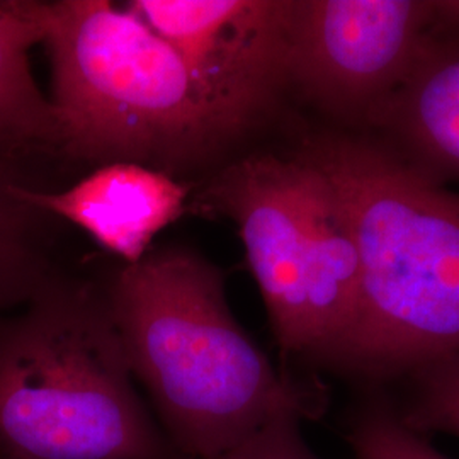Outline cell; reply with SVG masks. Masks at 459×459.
I'll return each instance as SVG.
<instances>
[{"instance_id":"1","label":"cell","mask_w":459,"mask_h":459,"mask_svg":"<svg viewBox=\"0 0 459 459\" xmlns=\"http://www.w3.org/2000/svg\"><path fill=\"white\" fill-rule=\"evenodd\" d=\"M133 377L182 459H216L284 413L318 419L322 385L281 373L230 308L221 271L164 247L102 288Z\"/></svg>"},{"instance_id":"2","label":"cell","mask_w":459,"mask_h":459,"mask_svg":"<svg viewBox=\"0 0 459 459\" xmlns=\"http://www.w3.org/2000/svg\"><path fill=\"white\" fill-rule=\"evenodd\" d=\"M296 148L327 178L359 254V295L325 369L383 383L459 352V195L364 133Z\"/></svg>"},{"instance_id":"3","label":"cell","mask_w":459,"mask_h":459,"mask_svg":"<svg viewBox=\"0 0 459 459\" xmlns=\"http://www.w3.org/2000/svg\"><path fill=\"white\" fill-rule=\"evenodd\" d=\"M34 2L60 155L174 176L237 143L178 51L125 5Z\"/></svg>"},{"instance_id":"4","label":"cell","mask_w":459,"mask_h":459,"mask_svg":"<svg viewBox=\"0 0 459 459\" xmlns=\"http://www.w3.org/2000/svg\"><path fill=\"white\" fill-rule=\"evenodd\" d=\"M0 459H182L136 390L104 290L55 273L0 313Z\"/></svg>"},{"instance_id":"5","label":"cell","mask_w":459,"mask_h":459,"mask_svg":"<svg viewBox=\"0 0 459 459\" xmlns=\"http://www.w3.org/2000/svg\"><path fill=\"white\" fill-rule=\"evenodd\" d=\"M434 0H291L290 92L366 133L432 36Z\"/></svg>"},{"instance_id":"6","label":"cell","mask_w":459,"mask_h":459,"mask_svg":"<svg viewBox=\"0 0 459 459\" xmlns=\"http://www.w3.org/2000/svg\"><path fill=\"white\" fill-rule=\"evenodd\" d=\"M178 51L238 142L290 92L291 0H133L125 4Z\"/></svg>"},{"instance_id":"7","label":"cell","mask_w":459,"mask_h":459,"mask_svg":"<svg viewBox=\"0 0 459 459\" xmlns=\"http://www.w3.org/2000/svg\"><path fill=\"white\" fill-rule=\"evenodd\" d=\"M308 182L310 167L296 150L255 152L214 174L193 203L235 223L276 342L299 359L308 345Z\"/></svg>"},{"instance_id":"8","label":"cell","mask_w":459,"mask_h":459,"mask_svg":"<svg viewBox=\"0 0 459 459\" xmlns=\"http://www.w3.org/2000/svg\"><path fill=\"white\" fill-rule=\"evenodd\" d=\"M21 196L41 213L83 230L126 265L138 264L153 238L187 210L189 186L147 165L115 162L64 191L22 186Z\"/></svg>"},{"instance_id":"9","label":"cell","mask_w":459,"mask_h":459,"mask_svg":"<svg viewBox=\"0 0 459 459\" xmlns=\"http://www.w3.org/2000/svg\"><path fill=\"white\" fill-rule=\"evenodd\" d=\"M364 134L429 181H459V36L427 39Z\"/></svg>"},{"instance_id":"10","label":"cell","mask_w":459,"mask_h":459,"mask_svg":"<svg viewBox=\"0 0 459 459\" xmlns=\"http://www.w3.org/2000/svg\"><path fill=\"white\" fill-rule=\"evenodd\" d=\"M38 43L33 0H0V162L30 170L38 155L60 153L55 108L30 65Z\"/></svg>"},{"instance_id":"11","label":"cell","mask_w":459,"mask_h":459,"mask_svg":"<svg viewBox=\"0 0 459 459\" xmlns=\"http://www.w3.org/2000/svg\"><path fill=\"white\" fill-rule=\"evenodd\" d=\"M33 174L0 162V313L26 305L55 271L47 255L51 216L28 204L21 187Z\"/></svg>"},{"instance_id":"12","label":"cell","mask_w":459,"mask_h":459,"mask_svg":"<svg viewBox=\"0 0 459 459\" xmlns=\"http://www.w3.org/2000/svg\"><path fill=\"white\" fill-rule=\"evenodd\" d=\"M411 390L398 419L417 434L436 432L459 437V352L409 375Z\"/></svg>"},{"instance_id":"13","label":"cell","mask_w":459,"mask_h":459,"mask_svg":"<svg viewBox=\"0 0 459 459\" xmlns=\"http://www.w3.org/2000/svg\"><path fill=\"white\" fill-rule=\"evenodd\" d=\"M349 444L354 459H449L405 426L392 400L379 394L354 413Z\"/></svg>"},{"instance_id":"14","label":"cell","mask_w":459,"mask_h":459,"mask_svg":"<svg viewBox=\"0 0 459 459\" xmlns=\"http://www.w3.org/2000/svg\"><path fill=\"white\" fill-rule=\"evenodd\" d=\"M303 419L284 413L216 459H320L301 434Z\"/></svg>"},{"instance_id":"15","label":"cell","mask_w":459,"mask_h":459,"mask_svg":"<svg viewBox=\"0 0 459 459\" xmlns=\"http://www.w3.org/2000/svg\"><path fill=\"white\" fill-rule=\"evenodd\" d=\"M432 36H459V0H434Z\"/></svg>"}]
</instances>
